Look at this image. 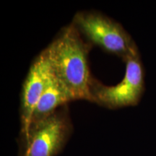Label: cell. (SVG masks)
I'll list each match as a JSON object with an SVG mask.
<instances>
[{"label": "cell", "instance_id": "cell-6", "mask_svg": "<svg viewBox=\"0 0 156 156\" xmlns=\"http://www.w3.org/2000/svg\"><path fill=\"white\" fill-rule=\"evenodd\" d=\"M73 101H75L73 97L53 72L47 86L34 109L30 125L49 116L58 110V108Z\"/></svg>", "mask_w": 156, "mask_h": 156}, {"label": "cell", "instance_id": "cell-4", "mask_svg": "<svg viewBox=\"0 0 156 156\" xmlns=\"http://www.w3.org/2000/svg\"><path fill=\"white\" fill-rule=\"evenodd\" d=\"M67 108L56 110L44 119L31 124L25 138L23 156H54L61 151L71 131Z\"/></svg>", "mask_w": 156, "mask_h": 156}, {"label": "cell", "instance_id": "cell-1", "mask_svg": "<svg viewBox=\"0 0 156 156\" xmlns=\"http://www.w3.org/2000/svg\"><path fill=\"white\" fill-rule=\"evenodd\" d=\"M90 43H85L72 23L64 27L46 48L54 75L70 93L74 100L92 102L88 66Z\"/></svg>", "mask_w": 156, "mask_h": 156}, {"label": "cell", "instance_id": "cell-2", "mask_svg": "<svg viewBox=\"0 0 156 156\" xmlns=\"http://www.w3.org/2000/svg\"><path fill=\"white\" fill-rule=\"evenodd\" d=\"M73 24L88 43L95 44L124 62L139 54L137 46L120 23L96 11H81L74 16Z\"/></svg>", "mask_w": 156, "mask_h": 156}, {"label": "cell", "instance_id": "cell-3", "mask_svg": "<svg viewBox=\"0 0 156 156\" xmlns=\"http://www.w3.org/2000/svg\"><path fill=\"white\" fill-rule=\"evenodd\" d=\"M126 72L122 80L106 86L94 78L90 83L92 102L116 109L137 105L145 91V72L140 53L125 61Z\"/></svg>", "mask_w": 156, "mask_h": 156}, {"label": "cell", "instance_id": "cell-5", "mask_svg": "<svg viewBox=\"0 0 156 156\" xmlns=\"http://www.w3.org/2000/svg\"><path fill=\"white\" fill-rule=\"evenodd\" d=\"M51 64L46 48L35 58L23 83L20 95L21 132L28 134L33 113L52 75Z\"/></svg>", "mask_w": 156, "mask_h": 156}]
</instances>
